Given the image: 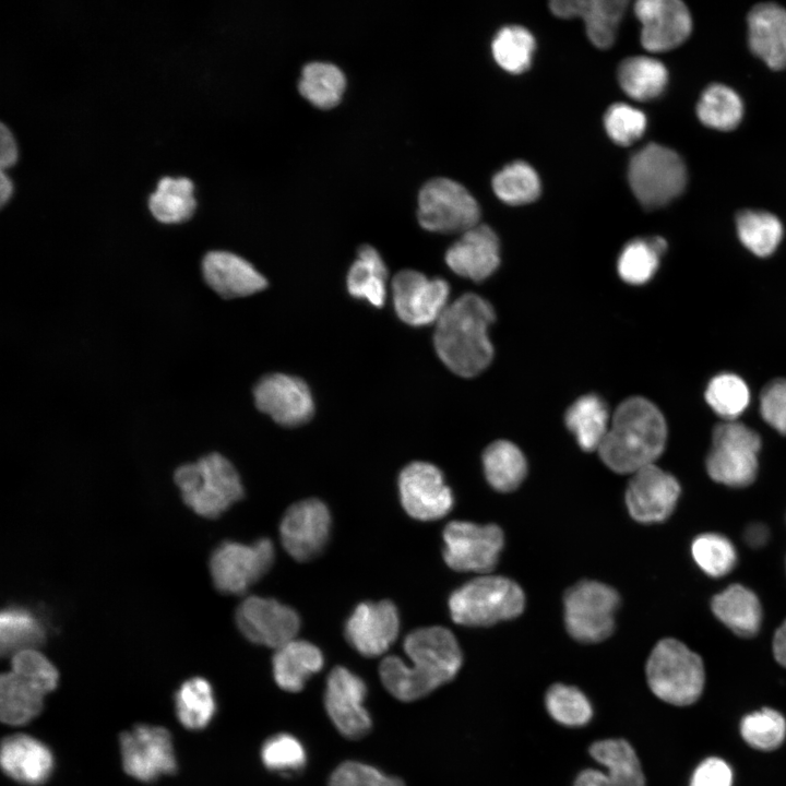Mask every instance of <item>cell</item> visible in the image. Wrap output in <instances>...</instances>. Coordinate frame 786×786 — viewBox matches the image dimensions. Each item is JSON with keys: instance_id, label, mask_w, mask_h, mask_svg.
I'll return each instance as SVG.
<instances>
[{"instance_id": "30bf717a", "label": "cell", "mask_w": 786, "mask_h": 786, "mask_svg": "<svg viewBox=\"0 0 786 786\" xmlns=\"http://www.w3.org/2000/svg\"><path fill=\"white\" fill-rule=\"evenodd\" d=\"M479 206L473 195L449 178L427 181L418 193L417 218L434 233H465L478 225Z\"/></svg>"}, {"instance_id": "91938a15", "label": "cell", "mask_w": 786, "mask_h": 786, "mask_svg": "<svg viewBox=\"0 0 786 786\" xmlns=\"http://www.w3.org/2000/svg\"><path fill=\"white\" fill-rule=\"evenodd\" d=\"M12 193V182L9 177L1 170L0 174V203L3 205Z\"/></svg>"}, {"instance_id": "9f6ffc18", "label": "cell", "mask_w": 786, "mask_h": 786, "mask_svg": "<svg viewBox=\"0 0 786 786\" xmlns=\"http://www.w3.org/2000/svg\"><path fill=\"white\" fill-rule=\"evenodd\" d=\"M17 150L10 130L1 122L0 131V166L1 170L15 163Z\"/></svg>"}, {"instance_id": "11a10c76", "label": "cell", "mask_w": 786, "mask_h": 786, "mask_svg": "<svg viewBox=\"0 0 786 786\" xmlns=\"http://www.w3.org/2000/svg\"><path fill=\"white\" fill-rule=\"evenodd\" d=\"M733 773L718 758L704 760L694 771L690 786H731Z\"/></svg>"}, {"instance_id": "ab89813d", "label": "cell", "mask_w": 786, "mask_h": 786, "mask_svg": "<svg viewBox=\"0 0 786 786\" xmlns=\"http://www.w3.org/2000/svg\"><path fill=\"white\" fill-rule=\"evenodd\" d=\"M743 112L740 97L723 84H712L702 93L696 106L699 119L706 127L729 131L735 129Z\"/></svg>"}, {"instance_id": "44dd1931", "label": "cell", "mask_w": 786, "mask_h": 786, "mask_svg": "<svg viewBox=\"0 0 786 786\" xmlns=\"http://www.w3.org/2000/svg\"><path fill=\"white\" fill-rule=\"evenodd\" d=\"M398 630L400 617L392 602H365L347 619L345 638L362 656L376 657L390 648Z\"/></svg>"}, {"instance_id": "277c9868", "label": "cell", "mask_w": 786, "mask_h": 786, "mask_svg": "<svg viewBox=\"0 0 786 786\" xmlns=\"http://www.w3.org/2000/svg\"><path fill=\"white\" fill-rule=\"evenodd\" d=\"M184 503L196 514L213 519L243 497V487L234 465L222 454L211 453L175 472Z\"/></svg>"}, {"instance_id": "8d00e7d4", "label": "cell", "mask_w": 786, "mask_h": 786, "mask_svg": "<svg viewBox=\"0 0 786 786\" xmlns=\"http://www.w3.org/2000/svg\"><path fill=\"white\" fill-rule=\"evenodd\" d=\"M44 694L11 670L0 679V716L9 725H23L43 708Z\"/></svg>"}, {"instance_id": "ac0fdd59", "label": "cell", "mask_w": 786, "mask_h": 786, "mask_svg": "<svg viewBox=\"0 0 786 786\" xmlns=\"http://www.w3.org/2000/svg\"><path fill=\"white\" fill-rule=\"evenodd\" d=\"M331 528L327 507L319 499L290 505L284 514L279 535L285 550L297 561L317 557L325 546Z\"/></svg>"}, {"instance_id": "4316f807", "label": "cell", "mask_w": 786, "mask_h": 786, "mask_svg": "<svg viewBox=\"0 0 786 786\" xmlns=\"http://www.w3.org/2000/svg\"><path fill=\"white\" fill-rule=\"evenodd\" d=\"M627 5L624 0H555L549 3L551 12L559 17H581L592 44L603 49L614 44Z\"/></svg>"}, {"instance_id": "d6986e66", "label": "cell", "mask_w": 786, "mask_h": 786, "mask_svg": "<svg viewBox=\"0 0 786 786\" xmlns=\"http://www.w3.org/2000/svg\"><path fill=\"white\" fill-rule=\"evenodd\" d=\"M257 407L275 422L295 427L311 419L314 412L312 394L307 383L285 373L267 374L253 390Z\"/></svg>"}, {"instance_id": "f1b7e54d", "label": "cell", "mask_w": 786, "mask_h": 786, "mask_svg": "<svg viewBox=\"0 0 786 786\" xmlns=\"http://www.w3.org/2000/svg\"><path fill=\"white\" fill-rule=\"evenodd\" d=\"M323 655L312 643L291 640L276 648L272 664L276 684L287 692H299L306 681L323 666Z\"/></svg>"}, {"instance_id": "9a60e30c", "label": "cell", "mask_w": 786, "mask_h": 786, "mask_svg": "<svg viewBox=\"0 0 786 786\" xmlns=\"http://www.w3.org/2000/svg\"><path fill=\"white\" fill-rule=\"evenodd\" d=\"M367 687L364 680L349 669L336 666L326 679L324 705L336 729L346 738L366 736L372 722L364 701Z\"/></svg>"}, {"instance_id": "6f0895ef", "label": "cell", "mask_w": 786, "mask_h": 786, "mask_svg": "<svg viewBox=\"0 0 786 786\" xmlns=\"http://www.w3.org/2000/svg\"><path fill=\"white\" fill-rule=\"evenodd\" d=\"M769 538V529L763 524H751L745 532V539L751 547L758 548L763 546Z\"/></svg>"}, {"instance_id": "f907efd6", "label": "cell", "mask_w": 786, "mask_h": 786, "mask_svg": "<svg viewBox=\"0 0 786 786\" xmlns=\"http://www.w3.org/2000/svg\"><path fill=\"white\" fill-rule=\"evenodd\" d=\"M264 765L273 771H297L306 764V751L300 741L289 734H277L267 739L261 749Z\"/></svg>"}, {"instance_id": "5bb4252c", "label": "cell", "mask_w": 786, "mask_h": 786, "mask_svg": "<svg viewBox=\"0 0 786 786\" xmlns=\"http://www.w3.org/2000/svg\"><path fill=\"white\" fill-rule=\"evenodd\" d=\"M398 491L404 510L416 520L441 519L453 507V496L441 471L427 462H413L402 469Z\"/></svg>"}, {"instance_id": "bcb514c9", "label": "cell", "mask_w": 786, "mask_h": 786, "mask_svg": "<svg viewBox=\"0 0 786 786\" xmlns=\"http://www.w3.org/2000/svg\"><path fill=\"white\" fill-rule=\"evenodd\" d=\"M705 398L717 415L727 420H734L747 408L750 394L746 382L740 377L722 373L710 381Z\"/></svg>"}, {"instance_id": "7a4b0ae2", "label": "cell", "mask_w": 786, "mask_h": 786, "mask_svg": "<svg viewBox=\"0 0 786 786\" xmlns=\"http://www.w3.org/2000/svg\"><path fill=\"white\" fill-rule=\"evenodd\" d=\"M493 321V308L478 295L465 294L448 305L433 334L441 361L460 377L472 378L483 372L493 357L488 337Z\"/></svg>"}, {"instance_id": "8992f818", "label": "cell", "mask_w": 786, "mask_h": 786, "mask_svg": "<svg viewBox=\"0 0 786 786\" xmlns=\"http://www.w3.org/2000/svg\"><path fill=\"white\" fill-rule=\"evenodd\" d=\"M522 588L504 576L474 579L449 597V610L455 623L468 627L490 626L517 617L524 609Z\"/></svg>"}, {"instance_id": "681fc988", "label": "cell", "mask_w": 786, "mask_h": 786, "mask_svg": "<svg viewBox=\"0 0 786 786\" xmlns=\"http://www.w3.org/2000/svg\"><path fill=\"white\" fill-rule=\"evenodd\" d=\"M11 671L46 695L58 683L59 675L52 663L35 648L12 655Z\"/></svg>"}, {"instance_id": "e575fe53", "label": "cell", "mask_w": 786, "mask_h": 786, "mask_svg": "<svg viewBox=\"0 0 786 786\" xmlns=\"http://www.w3.org/2000/svg\"><path fill=\"white\" fill-rule=\"evenodd\" d=\"M346 87L344 72L334 63L312 61L302 68L298 82L300 94L312 105L329 109L336 106Z\"/></svg>"}, {"instance_id": "836d02e7", "label": "cell", "mask_w": 786, "mask_h": 786, "mask_svg": "<svg viewBox=\"0 0 786 786\" xmlns=\"http://www.w3.org/2000/svg\"><path fill=\"white\" fill-rule=\"evenodd\" d=\"M483 465L489 485L501 492L515 490L527 472L523 453L507 440H497L486 448Z\"/></svg>"}, {"instance_id": "7402d4cb", "label": "cell", "mask_w": 786, "mask_h": 786, "mask_svg": "<svg viewBox=\"0 0 786 786\" xmlns=\"http://www.w3.org/2000/svg\"><path fill=\"white\" fill-rule=\"evenodd\" d=\"M634 12L642 25V46L648 51L674 49L691 33L690 12L679 0H639Z\"/></svg>"}, {"instance_id": "4fadbf2b", "label": "cell", "mask_w": 786, "mask_h": 786, "mask_svg": "<svg viewBox=\"0 0 786 786\" xmlns=\"http://www.w3.org/2000/svg\"><path fill=\"white\" fill-rule=\"evenodd\" d=\"M450 287L442 278H429L415 270H403L392 281L397 317L412 326L436 323L448 307Z\"/></svg>"}, {"instance_id": "d6a6232c", "label": "cell", "mask_w": 786, "mask_h": 786, "mask_svg": "<svg viewBox=\"0 0 786 786\" xmlns=\"http://www.w3.org/2000/svg\"><path fill=\"white\" fill-rule=\"evenodd\" d=\"M565 425L583 451L598 450L609 428L605 402L595 394L577 398L565 413Z\"/></svg>"}, {"instance_id": "4dcf8cb0", "label": "cell", "mask_w": 786, "mask_h": 786, "mask_svg": "<svg viewBox=\"0 0 786 786\" xmlns=\"http://www.w3.org/2000/svg\"><path fill=\"white\" fill-rule=\"evenodd\" d=\"M386 278L388 269L380 253L370 245L361 246L347 273L348 293L380 308L386 298Z\"/></svg>"}, {"instance_id": "f6af8a7d", "label": "cell", "mask_w": 786, "mask_h": 786, "mask_svg": "<svg viewBox=\"0 0 786 786\" xmlns=\"http://www.w3.org/2000/svg\"><path fill=\"white\" fill-rule=\"evenodd\" d=\"M545 704L549 715L557 723L568 727L584 726L593 716L591 702L573 686L552 684L547 690Z\"/></svg>"}, {"instance_id": "74e56055", "label": "cell", "mask_w": 786, "mask_h": 786, "mask_svg": "<svg viewBox=\"0 0 786 786\" xmlns=\"http://www.w3.org/2000/svg\"><path fill=\"white\" fill-rule=\"evenodd\" d=\"M666 249L667 242L659 236L631 240L619 255L617 264L619 276L631 285L648 282L654 276Z\"/></svg>"}, {"instance_id": "816d5d0a", "label": "cell", "mask_w": 786, "mask_h": 786, "mask_svg": "<svg viewBox=\"0 0 786 786\" xmlns=\"http://www.w3.org/2000/svg\"><path fill=\"white\" fill-rule=\"evenodd\" d=\"M605 129L610 139L619 145H630L645 131V115L627 104H614L605 114Z\"/></svg>"}, {"instance_id": "cb8c5ba5", "label": "cell", "mask_w": 786, "mask_h": 786, "mask_svg": "<svg viewBox=\"0 0 786 786\" xmlns=\"http://www.w3.org/2000/svg\"><path fill=\"white\" fill-rule=\"evenodd\" d=\"M448 266L457 275L476 282L489 277L499 266V240L487 225L463 233L445 253Z\"/></svg>"}, {"instance_id": "7dc6e473", "label": "cell", "mask_w": 786, "mask_h": 786, "mask_svg": "<svg viewBox=\"0 0 786 786\" xmlns=\"http://www.w3.org/2000/svg\"><path fill=\"white\" fill-rule=\"evenodd\" d=\"M691 553L702 571L713 577L729 573L737 561L731 541L716 533L699 535L691 545Z\"/></svg>"}, {"instance_id": "52a82bcc", "label": "cell", "mask_w": 786, "mask_h": 786, "mask_svg": "<svg viewBox=\"0 0 786 786\" xmlns=\"http://www.w3.org/2000/svg\"><path fill=\"white\" fill-rule=\"evenodd\" d=\"M629 183L639 202L648 210L658 209L682 193L687 169L672 150L651 143L631 158Z\"/></svg>"}, {"instance_id": "ffe728a7", "label": "cell", "mask_w": 786, "mask_h": 786, "mask_svg": "<svg viewBox=\"0 0 786 786\" xmlns=\"http://www.w3.org/2000/svg\"><path fill=\"white\" fill-rule=\"evenodd\" d=\"M679 496L677 479L651 464L633 473L626 491V504L635 521L657 523L672 513Z\"/></svg>"}, {"instance_id": "1f68e13d", "label": "cell", "mask_w": 786, "mask_h": 786, "mask_svg": "<svg viewBox=\"0 0 786 786\" xmlns=\"http://www.w3.org/2000/svg\"><path fill=\"white\" fill-rule=\"evenodd\" d=\"M47 636L45 619L35 610L10 605L0 617V646L3 655L35 648L44 643Z\"/></svg>"}, {"instance_id": "db71d44e", "label": "cell", "mask_w": 786, "mask_h": 786, "mask_svg": "<svg viewBox=\"0 0 786 786\" xmlns=\"http://www.w3.org/2000/svg\"><path fill=\"white\" fill-rule=\"evenodd\" d=\"M760 410L771 427L786 434V379H776L763 389Z\"/></svg>"}, {"instance_id": "f35d334b", "label": "cell", "mask_w": 786, "mask_h": 786, "mask_svg": "<svg viewBox=\"0 0 786 786\" xmlns=\"http://www.w3.org/2000/svg\"><path fill=\"white\" fill-rule=\"evenodd\" d=\"M193 183L186 177H164L150 196L148 206L162 223H179L188 219L195 210Z\"/></svg>"}, {"instance_id": "2e32d148", "label": "cell", "mask_w": 786, "mask_h": 786, "mask_svg": "<svg viewBox=\"0 0 786 786\" xmlns=\"http://www.w3.org/2000/svg\"><path fill=\"white\" fill-rule=\"evenodd\" d=\"M236 623L252 643L278 648L295 639L300 619L293 608L276 599L249 596L236 610Z\"/></svg>"}, {"instance_id": "ba28073f", "label": "cell", "mask_w": 786, "mask_h": 786, "mask_svg": "<svg viewBox=\"0 0 786 786\" xmlns=\"http://www.w3.org/2000/svg\"><path fill=\"white\" fill-rule=\"evenodd\" d=\"M760 449L761 438L753 429L734 420L719 424L713 430L706 471L716 483L748 486L758 473Z\"/></svg>"}, {"instance_id": "f546056e", "label": "cell", "mask_w": 786, "mask_h": 786, "mask_svg": "<svg viewBox=\"0 0 786 786\" xmlns=\"http://www.w3.org/2000/svg\"><path fill=\"white\" fill-rule=\"evenodd\" d=\"M711 607L716 618L740 636H753L760 629L762 620L760 600L743 585H729L713 597Z\"/></svg>"}, {"instance_id": "7bdbcfd3", "label": "cell", "mask_w": 786, "mask_h": 786, "mask_svg": "<svg viewBox=\"0 0 786 786\" xmlns=\"http://www.w3.org/2000/svg\"><path fill=\"white\" fill-rule=\"evenodd\" d=\"M492 188L496 195L510 205L534 202L540 194L539 178L534 168L524 162L507 165L493 177Z\"/></svg>"}, {"instance_id": "7c38bea8", "label": "cell", "mask_w": 786, "mask_h": 786, "mask_svg": "<svg viewBox=\"0 0 786 786\" xmlns=\"http://www.w3.org/2000/svg\"><path fill=\"white\" fill-rule=\"evenodd\" d=\"M443 558L455 571L488 573L498 562L503 532L495 524L453 521L443 531Z\"/></svg>"}, {"instance_id": "484cf974", "label": "cell", "mask_w": 786, "mask_h": 786, "mask_svg": "<svg viewBox=\"0 0 786 786\" xmlns=\"http://www.w3.org/2000/svg\"><path fill=\"white\" fill-rule=\"evenodd\" d=\"M748 38L752 52L773 70L786 68V10L765 2L748 14Z\"/></svg>"}, {"instance_id": "83f0119b", "label": "cell", "mask_w": 786, "mask_h": 786, "mask_svg": "<svg viewBox=\"0 0 786 786\" xmlns=\"http://www.w3.org/2000/svg\"><path fill=\"white\" fill-rule=\"evenodd\" d=\"M0 760L8 776L27 785L44 783L53 766L50 750L39 740L22 734L3 739Z\"/></svg>"}, {"instance_id": "6da1fadb", "label": "cell", "mask_w": 786, "mask_h": 786, "mask_svg": "<svg viewBox=\"0 0 786 786\" xmlns=\"http://www.w3.org/2000/svg\"><path fill=\"white\" fill-rule=\"evenodd\" d=\"M410 663L391 655L382 659V684L395 699L412 702L451 681L462 666V652L453 633L443 627L410 632L404 640Z\"/></svg>"}, {"instance_id": "60d3db41", "label": "cell", "mask_w": 786, "mask_h": 786, "mask_svg": "<svg viewBox=\"0 0 786 786\" xmlns=\"http://www.w3.org/2000/svg\"><path fill=\"white\" fill-rule=\"evenodd\" d=\"M736 225L742 245L759 257L772 254L783 236L779 219L764 211H741L736 216Z\"/></svg>"}, {"instance_id": "d4e9b609", "label": "cell", "mask_w": 786, "mask_h": 786, "mask_svg": "<svg viewBox=\"0 0 786 786\" xmlns=\"http://www.w3.org/2000/svg\"><path fill=\"white\" fill-rule=\"evenodd\" d=\"M207 285L223 298L253 295L267 286L266 278L243 258L228 251H211L202 261Z\"/></svg>"}, {"instance_id": "8fae6325", "label": "cell", "mask_w": 786, "mask_h": 786, "mask_svg": "<svg viewBox=\"0 0 786 786\" xmlns=\"http://www.w3.org/2000/svg\"><path fill=\"white\" fill-rule=\"evenodd\" d=\"M274 557V545L269 538L250 545L223 541L210 559L213 583L222 593L242 594L269 571Z\"/></svg>"}, {"instance_id": "ee69618b", "label": "cell", "mask_w": 786, "mask_h": 786, "mask_svg": "<svg viewBox=\"0 0 786 786\" xmlns=\"http://www.w3.org/2000/svg\"><path fill=\"white\" fill-rule=\"evenodd\" d=\"M491 48L497 63L505 71L516 74L529 68L535 39L525 27L510 25L497 33Z\"/></svg>"}, {"instance_id": "3957f363", "label": "cell", "mask_w": 786, "mask_h": 786, "mask_svg": "<svg viewBox=\"0 0 786 786\" xmlns=\"http://www.w3.org/2000/svg\"><path fill=\"white\" fill-rule=\"evenodd\" d=\"M667 426L659 409L648 400L633 396L616 409L598 454L618 474H633L654 464L664 451Z\"/></svg>"}, {"instance_id": "680465c9", "label": "cell", "mask_w": 786, "mask_h": 786, "mask_svg": "<svg viewBox=\"0 0 786 786\" xmlns=\"http://www.w3.org/2000/svg\"><path fill=\"white\" fill-rule=\"evenodd\" d=\"M773 654L775 659L786 667V620L776 630L773 639Z\"/></svg>"}, {"instance_id": "f5cc1de1", "label": "cell", "mask_w": 786, "mask_h": 786, "mask_svg": "<svg viewBox=\"0 0 786 786\" xmlns=\"http://www.w3.org/2000/svg\"><path fill=\"white\" fill-rule=\"evenodd\" d=\"M329 786H404V783L371 765L347 761L333 771Z\"/></svg>"}, {"instance_id": "c3c4849f", "label": "cell", "mask_w": 786, "mask_h": 786, "mask_svg": "<svg viewBox=\"0 0 786 786\" xmlns=\"http://www.w3.org/2000/svg\"><path fill=\"white\" fill-rule=\"evenodd\" d=\"M745 741L754 749L770 751L782 745L786 735V720L772 708L747 715L740 726Z\"/></svg>"}, {"instance_id": "9c48e42d", "label": "cell", "mask_w": 786, "mask_h": 786, "mask_svg": "<svg viewBox=\"0 0 786 786\" xmlns=\"http://www.w3.org/2000/svg\"><path fill=\"white\" fill-rule=\"evenodd\" d=\"M619 603L618 593L604 583H576L567 591L563 599L567 631L583 643L604 641L615 629Z\"/></svg>"}, {"instance_id": "d590c367", "label": "cell", "mask_w": 786, "mask_h": 786, "mask_svg": "<svg viewBox=\"0 0 786 786\" xmlns=\"http://www.w3.org/2000/svg\"><path fill=\"white\" fill-rule=\"evenodd\" d=\"M622 90L633 99L650 100L664 91L668 74L665 66L650 57L636 56L624 59L618 70Z\"/></svg>"}, {"instance_id": "e0dca14e", "label": "cell", "mask_w": 786, "mask_h": 786, "mask_svg": "<svg viewBox=\"0 0 786 786\" xmlns=\"http://www.w3.org/2000/svg\"><path fill=\"white\" fill-rule=\"evenodd\" d=\"M122 764L132 777L148 782L176 770L169 733L163 727L141 725L120 737Z\"/></svg>"}, {"instance_id": "b9f144b4", "label": "cell", "mask_w": 786, "mask_h": 786, "mask_svg": "<svg viewBox=\"0 0 786 786\" xmlns=\"http://www.w3.org/2000/svg\"><path fill=\"white\" fill-rule=\"evenodd\" d=\"M176 712L179 720L187 728L205 727L215 712L211 684L200 677L184 681L176 694Z\"/></svg>"}, {"instance_id": "603a6c76", "label": "cell", "mask_w": 786, "mask_h": 786, "mask_svg": "<svg viewBox=\"0 0 786 786\" xmlns=\"http://www.w3.org/2000/svg\"><path fill=\"white\" fill-rule=\"evenodd\" d=\"M588 752L604 771L585 769L577 774L573 786H645L640 760L627 740L595 741Z\"/></svg>"}, {"instance_id": "5b68a950", "label": "cell", "mask_w": 786, "mask_h": 786, "mask_svg": "<svg viewBox=\"0 0 786 786\" xmlns=\"http://www.w3.org/2000/svg\"><path fill=\"white\" fill-rule=\"evenodd\" d=\"M646 678L658 699L677 706L690 705L703 690V662L680 641L663 639L650 654Z\"/></svg>"}]
</instances>
